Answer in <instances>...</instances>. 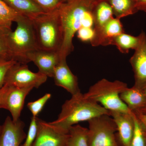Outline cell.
<instances>
[{
	"label": "cell",
	"instance_id": "1",
	"mask_svg": "<svg viewBox=\"0 0 146 146\" xmlns=\"http://www.w3.org/2000/svg\"><path fill=\"white\" fill-rule=\"evenodd\" d=\"M99 0H66L58 9L62 22L63 40L59 52L60 59H66L74 49V35L82 27H93L92 10Z\"/></svg>",
	"mask_w": 146,
	"mask_h": 146
},
{
	"label": "cell",
	"instance_id": "2",
	"mask_svg": "<svg viewBox=\"0 0 146 146\" xmlns=\"http://www.w3.org/2000/svg\"><path fill=\"white\" fill-rule=\"evenodd\" d=\"M104 115H110L109 111L80 92L65 102L57 119L50 123L58 130L68 133L70 128L78 123L88 121Z\"/></svg>",
	"mask_w": 146,
	"mask_h": 146
},
{
	"label": "cell",
	"instance_id": "3",
	"mask_svg": "<svg viewBox=\"0 0 146 146\" xmlns=\"http://www.w3.org/2000/svg\"><path fill=\"white\" fill-rule=\"evenodd\" d=\"M31 20L39 49L59 54L63 44V32L58 9L43 13Z\"/></svg>",
	"mask_w": 146,
	"mask_h": 146
},
{
	"label": "cell",
	"instance_id": "4",
	"mask_svg": "<svg viewBox=\"0 0 146 146\" xmlns=\"http://www.w3.org/2000/svg\"><path fill=\"white\" fill-rule=\"evenodd\" d=\"M16 23V29L9 34V46L12 58L19 63L27 64L30 62L27 54L39 49L34 26L31 19L23 15L19 16Z\"/></svg>",
	"mask_w": 146,
	"mask_h": 146
},
{
	"label": "cell",
	"instance_id": "5",
	"mask_svg": "<svg viewBox=\"0 0 146 146\" xmlns=\"http://www.w3.org/2000/svg\"><path fill=\"white\" fill-rule=\"evenodd\" d=\"M127 87V84L123 82L110 81L103 78L91 86L84 95L109 111L131 113L120 97V94Z\"/></svg>",
	"mask_w": 146,
	"mask_h": 146
},
{
	"label": "cell",
	"instance_id": "6",
	"mask_svg": "<svg viewBox=\"0 0 146 146\" xmlns=\"http://www.w3.org/2000/svg\"><path fill=\"white\" fill-rule=\"evenodd\" d=\"M88 122L89 146H119L116 136L117 125L110 115H100Z\"/></svg>",
	"mask_w": 146,
	"mask_h": 146
},
{
	"label": "cell",
	"instance_id": "7",
	"mask_svg": "<svg viewBox=\"0 0 146 146\" xmlns=\"http://www.w3.org/2000/svg\"><path fill=\"white\" fill-rule=\"evenodd\" d=\"M48 77L39 72L34 73L26 64L17 62L9 68L6 74L4 85L19 88H38L46 81Z\"/></svg>",
	"mask_w": 146,
	"mask_h": 146
},
{
	"label": "cell",
	"instance_id": "8",
	"mask_svg": "<svg viewBox=\"0 0 146 146\" xmlns=\"http://www.w3.org/2000/svg\"><path fill=\"white\" fill-rule=\"evenodd\" d=\"M37 123V133L32 146H68V133L38 117Z\"/></svg>",
	"mask_w": 146,
	"mask_h": 146
},
{
	"label": "cell",
	"instance_id": "9",
	"mask_svg": "<svg viewBox=\"0 0 146 146\" xmlns=\"http://www.w3.org/2000/svg\"><path fill=\"white\" fill-rule=\"evenodd\" d=\"M7 89L0 103V108L9 111L12 116V120L16 121L20 119L26 98L33 88H19L7 85Z\"/></svg>",
	"mask_w": 146,
	"mask_h": 146
},
{
	"label": "cell",
	"instance_id": "10",
	"mask_svg": "<svg viewBox=\"0 0 146 146\" xmlns=\"http://www.w3.org/2000/svg\"><path fill=\"white\" fill-rule=\"evenodd\" d=\"M138 36L139 43L129 62L134 73L133 86L143 90L146 88V35L142 32Z\"/></svg>",
	"mask_w": 146,
	"mask_h": 146
},
{
	"label": "cell",
	"instance_id": "11",
	"mask_svg": "<svg viewBox=\"0 0 146 146\" xmlns=\"http://www.w3.org/2000/svg\"><path fill=\"white\" fill-rule=\"evenodd\" d=\"M25 127L20 119L14 121L8 116L0 131V146H21L27 136Z\"/></svg>",
	"mask_w": 146,
	"mask_h": 146
},
{
	"label": "cell",
	"instance_id": "12",
	"mask_svg": "<svg viewBox=\"0 0 146 146\" xmlns=\"http://www.w3.org/2000/svg\"><path fill=\"white\" fill-rule=\"evenodd\" d=\"M27 57L37 66L38 72L50 78L53 77L55 68L60 60L58 52L40 49L30 52Z\"/></svg>",
	"mask_w": 146,
	"mask_h": 146
},
{
	"label": "cell",
	"instance_id": "13",
	"mask_svg": "<svg viewBox=\"0 0 146 146\" xmlns=\"http://www.w3.org/2000/svg\"><path fill=\"white\" fill-rule=\"evenodd\" d=\"M117 127V141L119 146H131L134 129L133 113L109 111Z\"/></svg>",
	"mask_w": 146,
	"mask_h": 146
},
{
	"label": "cell",
	"instance_id": "14",
	"mask_svg": "<svg viewBox=\"0 0 146 146\" xmlns=\"http://www.w3.org/2000/svg\"><path fill=\"white\" fill-rule=\"evenodd\" d=\"M53 78L57 86L62 87L73 95L80 93L78 78L70 70L66 59H60L55 68Z\"/></svg>",
	"mask_w": 146,
	"mask_h": 146
},
{
	"label": "cell",
	"instance_id": "15",
	"mask_svg": "<svg viewBox=\"0 0 146 146\" xmlns=\"http://www.w3.org/2000/svg\"><path fill=\"white\" fill-rule=\"evenodd\" d=\"M124 32L120 19L113 17L105 24L99 31L94 33L90 42L93 46H108L110 39Z\"/></svg>",
	"mask_w": 146,
	"mask_h": 146
},
{
	"label": "cell",
	"instance_id": "16",
	"mask_svg": "<svg viewBox=\"0 0 146 146\" xmlns=\"http://www.w3.org/2000/svg\"><path fill=\"white\" fill-rule=\"evenodd\" d=\"M121 100L132 112H136L146 106V98L143 90L134 86L127 87L120 95Z\"/></svg>",
	"mask_w": 146,
	"mask_h": 146
},
{
	"label": "cell",
	"instance_id": "17",
	"mask_svg": "<svg viewBox=\"0 0 146 146\" xmlns=\"http://www.w3.org/2000/svg\"><path fill=\"white\" fill-rule=\"evenodd\" d=\"M16 12L31 19L46 13L33 0H3Z\"/></svg>",
	"mask_w": 146,
	"mask_h": 146
},
{
	"label": "cell",
	"instance_id": "18",
	"mask_svg": "<svg viewBox=\"0 0 146 146\" xmlns=\"http://www.w3.org/2000/svg\"><path fill=\"white\" fill-rule=\"evenodd\" d=\"M113 16V11L109 4L106 0L98 1L92 10L94 33L99 31Z\"/></svg>",
	"mask_w": 146,
	"mask_h": 146
},
{
	"label": "cell",
	"instance_id": "19",
	"mask_svg": "<svg viewBox=\"0 0 146 146\" xmlns=\"http://www.w3.org/2000/svg\"><path fill=\"white\" fill-rule=\"evenodd\" d=\"M112 7L113 15L121 19L138 11L136 0H106Z\"/></svg>",
	"mask_w": 146,
	"mask_h": 146
},
{
	"label": "cell",
	"instance_id": "20",
	"mask_svg": "<svg viewBox=\"0 0 146 146\" xmlns=\"http://www.w3.org/2000/svg\"><path fill=\"white\" fill-rule=\"evenodd\" d=\"M139 42V36H132L124 32L110 39L108 45H114L120 52L127 53L130 49L135 50L138 46Z\"/></svg>",
	"mask_w": 146,
	"mask_h": 146
},
{
	"label": "cell",
	"instance_id": "21",
	"mask_svg": "<svg viewBox=\"0 0 146 146\" xmlns=\"http://www.w3.org/2000/svg\"><path fill=\"white\" fill-rule=\"evenodd\" d=\"M68 146H89L88 129L79 125L71 127L68 131Z\"/></svg>",
	"mask_w": 146,
	"mask_h": 146
},
{
	"label": "cell",
	"instance_id": "22",
	"mask_svg": "<svg viewBox=\"0 0 146 146\" xmlns=\"http://www.w3.org/2000/svg\"><path fill=\"white\" fill-rule=\"evenodd\" d=\"M21 15L3 0H0V27L11 30L12 23L16 22Z\"/></svg>",
	"mask_w": 146,
	"mask_h": 146
},
{
	"label": "cell",
	"instance_id": "23",
	"mask_svg": "<svg viewBox=\"0 0 146 146\" xmlns=\"http://www.w3.org/2000/svg\"><path fill=\"white\" fill-rule=\"evenodd\" d=\"M133 113V112H132ZM134 129L131 146H146V132L140 121L133 113Z\"/></svg>",
	"mask_w": 146,
	"mask_h": 146
},
{
	"label": "cell",
	"instance_id": "24",
	"mask_svg": "<svg viewBox=\"0 0 146 146\" xmlns=\"http://www.w3.org/2000/svg\"><path fill=\"white\" fill-rule=\"evenodd\" d=\"M11 31L9 29L0 27V55L13 59L11 57L8 40L9 34Z\"/></svg>",
	"mask_w": 146,
	"mask_h": 146
},
{
	"label": "cell",
	"instance_id": "25",
	"mask_svg": "<svg viewBox=\"0 0 146 146\" xmlns=\"http://www.w3.org/2000/svg\"><path fill=\"white\" fill-rule=\"evenodd\" d=\"M51 97L50 94H46L35 101L30 102L28 103V108L31 112L32 117H37Z\"/></svg>",
	"mask_w": 146,
	"mask_h": 146
},
{
	"label": "cell",
	"instance_id": "26",
	"mask_svg": "<svg viewBox=\"0 0 146 146\" xmlns=\"http://www.w3.org/2000/svg\"><path fill=\"white\" fill-rule=\"evenodd\" d=\"M46 13L57 10L66 0H33Z\"/></svg>",
	"mask_w": 146,
	"mask_h": 146
},
{
	"label": "cell",
	"instance_id": "27",
	"mask_svg": "<svg viewBox=\"0 0 146 146\" xmlns=\"http://www.w3.org/2000/svg\"><path fill=\"white\" fill-rule=\"evenodd\" d=\"M16 62L14 59L0 55V88L4 85L5 78L7 71Z\"/></svg>",
	"mask_w": 146,
	"mask_h": 146
},
{
	"label": "cell",
	"instance_id": "28",
	"mask_svg": "<svg viewBox=\"0 0 146 146\" xmlns=\"http://www.w3.org/2000/svg\"><path fill=\"white\" fill-rule=\"evenodd\" d=\"M37 117H32L25 142L21 146H32L33 145L37 133Z\"/></svg>",
	"mask_w": 146,
	"mask_h": 146
},
{
	"label": "cell",
	"instance_id": "29",
	"mask_svg": "<svg viewBox=\"0 0 146 146\" xmlns=\"http://www.w3.org/2000/svg\"><path fill=\"white\" fill-rule=\"evenodd\" d=\"M78 37L82 42H90L94 35V27H82L77 31Z\"/></svg>",
	"mask_w": 146,
	"mask_h": 146
},
{
	"label": "cell",
	"instance_id": "30",
	"mask_svg": "<svg viewBox=\"0 0 146 146\" xmlns=\"http://www.w3.org/2000/svg\"><path fill=\"white\" fill-rule=\"evenodd\" d=\"M133 113L140 121L146 132V106L143 109Z\"/></svg>",
	"mask_w": 146,
	"mask_h": 146
},
{
	"label": "cell",
	"instance_id": "31",
	"mask_svg": "<svg viewBox=\"0 0 146 146\" xmlns=\"http://www.w3.org/2000/svg\"><path fill=\"white\" fill-rule=\"evenodd\" d=\"M136 5L138 11L146 12V0H136Z\"/></svg>",
	"mask_w": 146,
	"mask_h": 146
},
{
	"label": "cell",
	"instance_id": "32",
	"mask_svg": "<svg viewBox=\"0 0 146 146\" xmlns=\"http://www.w3.org/2000/svg\"><path fill=\"white\" fill-rule=\"evenodd\" d=\"M7 87V85L5 84L2 88H0V103H1V101L4 94L5 93V91H6Z\"/></svg>",
	"mask_w": 146,
	"mask_h": 146
},
{
	"label": "cell",
	"instance_id": "33",
	"mask_svg": "<svg viewBox=\"0 0 146 146\" xmlns=\"http://www.w3.org/2000/svg\"><path fill=\"white\" fill-rule=\"evenodd\" d=\"M143 91L144 94H145V96L146 98V88L144 90H143Z\"/></svg>",
	"mask_w": 146,
	"mask_h": 146
},
{
	"label": "cell",
	"instance_id": "34",
	"mask_svg": "<svg viewBox=\"0 0 146 146\" xmlns=\"http://www.w3.org/2000/svg\"><path fill=\"white\" fill-rule=\"evenodd\" d=\"M2 125H0V131H1V129Z\"/></svg>",
	"mask_w": 146,
	"mask_h": 146
}]
</instances>
